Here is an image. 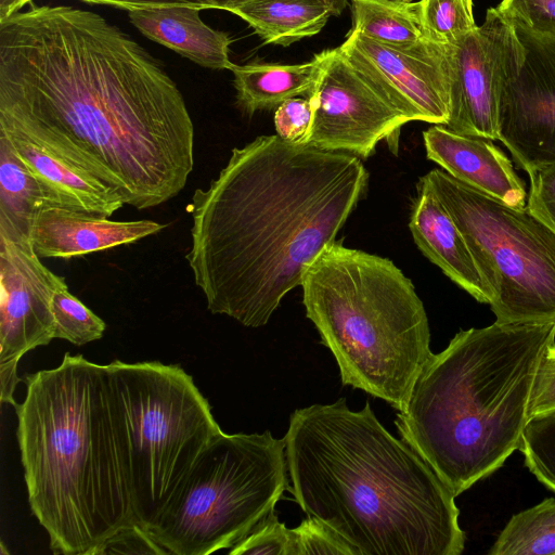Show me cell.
I'll return each mask as SVG.
<instances>
[{
    "mask_svg": "<svg viewBox=\"0 0 555 555\" xmlns=\"http://www.w3.org/2000/svg\"><path fill=\"white\" fill-rule=\"evenodd\" d=\"M555 323L460 331L418 374L396 426L455 496L498 470L529 421L534 376Z\"/></svg>",
    "mask_w": 555,
    "mask_h": 555,
    "instance_id": "cell-5",
    "label": "cell"
},
{
    "mask_svg": "<svg viewBox=\"0 0 555 555\" xmlns=\"http://www.w3.org/2000/svg\"><path fill=\"white\" fill-rule=\"evenodd\" d=\"M300 286L306 315L334 356L343 385L402 411L433 354L412 281L390 259L335 242Z\"/></svg>",
    "mask_w": 555,
    "mask_h": 555,
    "instance_id": "cell-6",
    "label": "cell"
},
{
    "mask_svg": "<svg viewBox=\"0 0 555 555\" xmlns=\"http://www.w3.org/2000/svg\"><path fill=\"white\" fill-rule=\"evenodd\" d=\"M285 440L219 433L173 493L152 538L173 555L230 548L274 512L288 488Z\"/></svg>",
    "mask_w": 555,
    "mask_h": 555,
    "instance_id": "cell-8",
    "label": "cell"
},
{
    "mask_svg": "<svg viewBox=\"0 0 555 555\" xmlns=\"http://www.w3.org/2000/svg\"><path fill=\"white\" fill-rule=\"evenodd\" d=\"M51 311L54 339H65L81 346L102 338L105 332V322L74 296L67 285L53 294Z\"/></svg>",
    "mask_w": 555,
    "mask_h": 555,
    "instance_id": "cell-26",
    "label": "cell"
},
{
    "mask_svg": "<svg viewBox=\"0 0 555 555\" xmlns=\"http://www.w3.org/2000/svg\"><path fill=\"white\" fill-rule=\"evenodd\" d=\"M308 95L311 122L300 144L314 149L365 159L379 141L395 139L409 122L338 47L323 50L320 73Z\"/></svg>",
    "mask_w": 555,
    "mask_h": 555,
    "instance_id": "cell-10",
    "label": "cell"
},
{
    "mask_svg": "<svg viewBox=\"0 0 555 555\" xmlns=\"http://www.w3.org/2000/svg\"><path fill=\"white\" fill-rule=\"evenodd\" d=\"M490 555L555 554V499L512 516L488 552Z\"/></svg>",
    "mask_w": 555,
    "mask_h": 555,
    "instance_id": "cell-24",
    "label": "cell"
},
{
    "mask_svg": "<svg viewBox=\"0 0 555 555\" xmlns=\"http://www.w3.org/2000/svg\"><path fill=\"white\" fill-rule=\"evenodd\" d=\"M420 180L462 232L495 322L555 323V233L527 206H509L443 169Z\"/></svg>",
    "mask_w": 555,
    "mask_h": 555,
    "instance_id": "cell-9",
    "label": "cell"
},
{
    "mask_svg": "<svg viewBox=\"0 0 555 555\" xmlns=\"http://www.w3.org/2000/svg\"><path fill=\"white\" fill-rule=\"evenodd\" d=\"M423 140L427 158L453 178L509 206H526L525 182L490 139L433 125L423 132Z\"/></svg>",
    "mask_w": 555,
    "mask_h": 555,
    "instance_id": "cell-15",
    "label": "cell"
},
{
    "mask_svg": "<svg viewBox=\"0 0 555 555\" xmlns=\"http://www.w3.org/2000/svg\"><path fill=\"white\" fill-rule=\"evenodd\" d=\"M295 529L297 555H354L346 541L315 517L308 516Z\"/></svg>",
    "mask_w": 555,
    "mask_h": 555,
    "instance_id": "cell-30",
    "label": "cell"
},
{
    "mask_svg": "<svg viewBox=\"0 0 555 555\" xmlns=\"http://www.w3.org/2000/svg\"><path fill=\"white\" fill-rule=\"evenodd\" d=\"M358 156L259 135L235 147L191 204L185 258L207 309L266 325L364 194Z\"/></svg>",
    "mask_w": 555,
    "mask_h": 555,
    "instance_id": "cell-2",
    "label": "cell"
},
{
    "mask_svg": "<svg viewBox=\"0 0 555 555\" xmlns=\"http://www.w3.org/2000/svg\"><path fill=\"white\" fill-rule=\"evenodd\" d=\"M167 554L150 532L137 524L120 529L94 547L89 555Z\"/></svg>",
    "mask_w": 555,
    "mask_h": 555,
    "instance_id": "cell-32",
    "label": "cell"
},
{
    "mask_svg": "<svg viewBox=\"0 0 555 555\" xmlns=\"http://www.w3.org/2000/svg\"><path fill=\"white\" fill-rule=\"evenodd\" d=\"M263 44L288 47L319 34L332 16L323 0H241L228 9Z\"/></svg>",
    "mask_w": 555,
    "mask_h": 555,
    "instance_id": "cell-21",
    "label": "cell"
},
{
    "mask_svg": "<svg viewBox=\"0 0 555 555\" xmlns=\"http://www.w3.org/2000/svg\"><path fill=\"white\" fill-rule=\"evenodd\" d=\"M201 11L189 5H152L129 10L128 16L149 39L203 67L231 70L230 36L204 23Z\"/></svg>",
    "mask_w": 555,
    "mask_h": 555,
    "instance_id": "cell-19",
    "label": "cell"
},
{
    "mask_svg": "<svg viewBox=\"0 0 555 555\" xmlns=\"http://www.w3.org/2000/svg\"><path fill=\"white\" fill-rule=\"evenodd\" d=\"M520 451L529 470L555 492V409L529 418Z\"/></svg>",
    "mask_w": 555,
    "mask_h": 555,
    "instance_id": "cell-27",
    "label": "cell"
},
{
    "mask_svg": "<svg viewBox=\"0 0 555 555\" xmlns=\"http://www.w3.org/2000/svg\"><path fill=\"white\" fill-rule=\"evenodd\" d=\"M323 61V51L301 64L249 63L231 68L236 104L245 113L271 109L283 102L309 94Z\"/></svg>",
    "mask_w": 555,
    "mask_h": 555,
    "instance_id": "cell-20",
    "label": "cell"
},
{
    "mask_svg": "<svg viewBox=\"0 0 555 555\" xmlns=\"http://www.w3.org/2000/svg\"><path fill=\"white\" fill-rule=\"evenodd\" d=\"M513 25L525 56L500 95L499 141L530 172L555 165V36Z\"/></svg>",
    "mask_w": 555,
    "mask_h": 555,
    "instance_id": "cell-13",
    "label": "cell"
},
{
    "mask_svg": "<svg viewBox=\"0 0 555 555\" xmlns=\"http://www.w3.org/2000/svg\"><path fill=\"white\" fill-rule=\"evenodd\" d=\"M65 279L47 268L30 237L0 235V369H17L28 351L53 337V294Z\"/></svg>",
    "mask_w": 555,
    "mask_h": 555,
    "instance_id": "cell-14",
    "label": "cell"
},
{
    "mask_svg": "<svg viewBox=\"0 0 555 555\" xmlns=\"http://www.w3.org/2000/svg\"><path fill=\"white\" fill-rule=\"evenodd\" d=\"M309 99L293 98L276 107L274 125L276 134L288 142L300 143L311 122Z\"/></svg>",
    "mask_w": 555,
    "mask_h": 555,
    "instance_id": "cell-33",
    "label": "cell"
},
{
    "mask_svg": "<svg viewBox=\"0 0 555 555\" xmlns=\"http://www.w3.org/2000/svg\"><path fill=\"white\" fill-rule=\"evenodd\" d=\"M424 37L441 44H453L477 27L473 0H418Z\"/></svg>",
    "mask_w": 555,
    "mask_h": 555,
    "instance_id": "cell-25",
    "label": "cell"
},
{
    "mask_svg": "<svg viewBox=\"0 0 555 555\" xmlns=\"http://www.w3.org/2000/svg\"><path fill=\"white\" fill-rule=\"evenodd\" d=\"M555 409V341L544 351L528 404L529 418Z\"/></svg>",
    "mask_w": 555,
    "mask_h": 555,
    "instance_id": "cell-34",
    "label": "cell"
},
{
    "mask_svg": "<svg viewBox=\"0 0 555 555\" xmlns=\"http://www.w3.org/2000/svg\"><path fill=\"white\" fill-rule=\"evenodd\" d=\"M377 92L409 121L446 125L450 114L447 44L423 39L389 46L348 31L338 47Z\"/></svg>",
    "mask_w": 555,
    "mask_h": 555,
    "instance_id": "cell-12",
    "label": "cell"
},
{
    "mask_svg": "<svg viewBox=\"0 0 555 555\" xmlns=\"http://www.w3.org/2000/svg\"><path fill=\"white\" fill-rule=\"evenodd\" d=\"M28 5L0 20V117L127 205L176 197L194 167V126L163 65L95 12Z\"/></svg>",
    "mask_w": 555,
    "mask_h": 555,
    "instance_id": "cell-1",
    "label": "cell"
},
{
    "mask_svg": "<svg viewBox=\"0 0 555 555\" xmlns=\"http://www.w3.org/2000/svg\"><path fill=\"white\" fill-rule=\"evenodd\" d=\"M351 28L378 42L409 46L425 39L415 0H351Z\"/></svg>",
    "mask_w": 555,
    "mask_h": 555,
    "instance_id": "cell-23",
    "label": "cell"
},
{
    "mask_svg": "<svg viewBox=\"0 0 555 555\" xmlns=\"http://www.w3.org/2000/svg\"><path fill=\"white\" fill-rule=\"evenodd\" d=\"M527 208L555 233V165L528 172Z\"/></svg>",
    "mask_w": 555,
    "mask_h": 555,
    "instance_id": "cell-31",
    "label": "cell"
},
{
    "mask_svg": "<svg viewBox=\"0 0 555 555\" xmlns=\"http://www.w3.org/2000/svg\"><path fill=\"white\" fill-rule=\"evenodd\" d=\"M291 491L354 555H459L455 495L424 459L344 398L295 410L284 437Z\"/></svg>",
    "mask_w": 555,
    "mask_h": 555,
    "instance_id": "cell-3",
    "label": "cell"
},
{
    "mask_svg": "<svg viewBox=\"0 0 555 555\" xmlns=\"http://www.w3.org/2000/svg\"><path fill=\"white\" fill-rule=\"evenodd\" d=\"M447 47L450 114L444 126L460 134L499 140L500 95L525 56L514 25L490 8L482 25Z\"/></svg>",
    "mask_w": 555,
    "mask_h": 555,
    "instance_id": "cell-11",
    "label": "cell"
},
{
    "mask_svg": "<svg viewBox=\"0 0 555 555\" xmlns=\"http://www.w3.org/2000/svg\"><path fill=\"white\" fill-rule=\"evenodd\" d=\"M231 555H295V532L271 513L229 550Z\"/></svg>",
    "mask_w": 555,
    "mask_h": 555,
    "instance_id": "cell-28",
    "label": "cell"
},
{
    "mask_svg": "<svg viewBox=\"0 0 555 555\" xmlns=\"http://www.w3.org/2000/svg\"><path fill=\"white\" fill-rule=\"evenodd\" d=\"M53 202L0 137V235L9 238L30 237L34 218Z\"/></svg>",
    "mask_w": 555,
    "mask_h": 555,
    "instance_id": "cell-22",
    "label": "cell"
},
{
    "mask_svg": "<svg viewBox=\"0 0 555 555\" xmlns=\"http://www.w3.org/2000/svg\"><path fill=\"white\" fill-rule=\"evenodd\" d=\"M153 220L115 221L59 206L34 218L30 240L40 258L69 259L130 244L164 230Z\"/></svg>",
    "mask_w": 555,
    "mask_h": 555,
    "instance_id": "cell-16",
    "label": "cell"
},
{
    "mask_svg": "<svg viewBox=\"0 0 555 555\" xmlns=\"http://www.w3.org/2000/svg\"><path fill=\"white\" fill-rule=\"evenodd\" d=\"M107 365L134 524L149 531L222 430L180 365L119 360Z\"/></svg>",
    "mask_w": 555,
    "mask_h": 555,
    "instance_id": "cell-7",
    "label": "cell"
},
{
    "mask_svg": "<svg viewBox=\"0 0 555 555\" xmlns=\"http://www.w3.org/2000/svg\"><path fill=\"white\" fill-rule=\"evenodd\" d=\"M89 4L114 5L129 11L132 9L152 7V5H189L201 10H223L228 9L241 0H79ZM33 0H15L17 11L31 3Z\"/></svg>",
    "mask_w": 555,
    "mask_h": 555,
    "instance_id": "cell-35",
    "label": "cell"
},
{
    "mask_svg": "<svg viewBox=\"0 0 555 555\" xmlns=\"http://www.w3.org/2000/svg\"><path fill=\"white\" fill-rule=\"evenodd\" d=\"M409 228L426 258L477 301L489 305V292L462 232L435 193L421 180Z\"/></svg>",
    "mask_w": 555,
    "mask_h": 555,
    "instance_id": "cell-18",
    "label": "cell"
},
{
    "mask_svg": "<svg viewBox=\"0 0 555 555\" xmlns=\"http://www.w3.org/2000/svg\"><path fill=\"white\" fill-rule=\"evenodd\" d=\"M24 380L16 436L31 513L53 553L89 555L134 524L108 365L65 353Z\"/></svg>",
    "mask_w": 555,
    "mask_h": 555,
    "instance_id": "cell-4",
    "label": "cell"
},
{
    "mask_svg": "<svg viewBox=\"0 0 555 555\" xmlns=\"http://www.w3.org/2000/svg\"><path fill=\"white\" fill-rule=\"evenodd\" d=\"M0 137L46 189L54 206L108 218L125 205L102 181L1 117Z\"/></svg>",
    "mask_w": 555,
    "mask_h": 555,
    "instance_id": "cell-17",
    "label": "cell"
},
{
    "mask_svg": "<svg viewBox=\"0 0 555 555\" xmlns=\"http://www.w3.org/2000/svg\"><path fill=\"white\" fill-rule=\"evenodd\" d=\"M495 8L512 24L555 36V0H502Z\"/></svg>",
    "mask_w": 555,
    "mask_h": 555,
    "instance_id": "cell-29",
    "label": "cell"
},
{
    "mask_svg": "<svg viewBox=\"0 0 555 555\" xmlns=\"http://www.w3.org/2000/svg\"><path fill=\"white\" fill-rule=\"evenodd\" d=\"M334 16H339L348 4V0H323Z\"/></svg>",
    "mask_w": 555,
    "mask_h": 555,
    "instance_id": "cell-36",
    "label": "cell"
}]
</instances>
